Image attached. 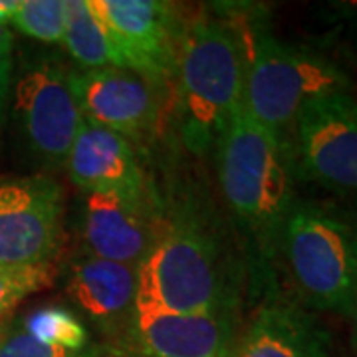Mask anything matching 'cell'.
I'll list each match as a JSON object with an SVG mask.
<instances>
[{
	"label": "cell",
	"mask_w": 357,
	"mask_h": 357,
	"mask_svg": "<svg viewBox=\"0 0 357 357\" xmlns=\"http://www.w3.org/2000/svg\"><path fill=\"white\" fill-rule=\"evenodd\" d=\"M220 298L217 250L192 225L163 230L137 266L135 312L215 314L220 312Z\"/></svg>",
	"instance_id": "5"
},
{
	"label": "cell",
	"mask_w": 357,
	"mask_h": 357,
	"mask_svg": "<svg viewBox=\"0 0 357 357\" xmlns=\"http://www.w3.org/2000/svg\"><path fill=\"white\" fill-rule=\"evenodd\" d=\"M351 318L356 321V333H357V290H356V302H354V312H351Z\"/></svg>",
	"instance_id": "24"
},
{
	"label": "cell",
	"mask_w": 357,
	"mask_h": 357,
	"mask_svg": "<svg viewBox=\"0 0 357 357\" xmlns=\"http://www.w3.org/2000/svg\"><path fill=\"white\" fill-rule=\"evenodd\" d=\"M72 183L89 192L145 197V175L128 137L84 117L66 159Z\"/></svg>",
	"instance_id": "12"
},
{
	"label": "cell",
	"mask_w": 357,
	"mask_h": 357,
	"mask_svg": "<svg viewBox=\"0 0 357 357\" xmlns=\"http://www.w3.org/2000/svg\"><path fill=\"white\" fill-rule=\"evenodd\" d=\"M14 114L30 151L64 165L84 123L72 74L54 58L26 60L14 84Z\"/></svg>",
	"instance_id": "6"
},
{
	"label": "cell",
	"mask_w": 357,
	"mask_h": 357,
	"mask_svg": "<svg viewBox=\"0 0 357 357\" xmlns=\"http://www.w3.org/2000/svg\"><path fill=\"white\" fill-rule=\"evenodd\" d=\"M0 328H2V324H0Z\"/></svg>",
	"instance_id": "25"
},
{
	"label": "cell",
	"mask_w": 357,
	"mask_h": 357,
	"mask_svg": "<svg viewBox=\"0 0 357 357\" xmlns=\"http://www.w3.org/2000/svg\"><path fill=\"white\" fill-rule=\"evenodd\" d=\"M280 243L307 304L351 316L357 290V229L318 204H296Z\"/></svg>",
	"instance_id": "3"
},
{
	"label": "cell",
	"mask_w": 357,
	"mask_h": 357,
	"mask_svg": "<svg viewBox=\"0 0 357 357\" xmlns=\"http://www.w3.org/2000/svg\"><path fill=\"white\" fill-rule=\"evenodd\" d=\"M0 357H96L93 351H72L32 337L18 326L0 328Z\"/></svg>",
	"instance_id": "20"
},
{
	"label": "cell",
	"mask_w": 357,
	"mask_h": 357,
	"mask_svg": "<svg viewBox=\"0 0 357 357\" xmlns=\"http://www.w3.org/2000/svg\"><path fill=\"white\" fill-rule=\"evenodd\" d=\"M72 88L86 119L128 139L145 133L157 117L149 79L123 68L79 70L72 74Z\"/></svg>",
	"instance_id": "11"
},
{
	"label": "cell",
	"mask_w": 357,
	"mask_h": 357,
	"mask_svg": "<svg viewBox=\"0 0 357 357\" xmlns=\"http://www.w3.org/2000/svg\"><path fill=\"white\" fill-rule=\"evenodd\" d=\"M28 38L62 44L66 30V0H22L10 24Z\"/></svg>",
	"instance_id": "18"
},
{
	"label": "cell",
	"mask_w": 357,
	"mask_h": 357,
	"mask_svg": "<svg viewBox=\"0 0 357 357\" xmlns=\"http://www.w3.org/2000/svg\"><path fill=\"white\" fill-rule=\"evenodd\" d=\"M10 77H13V60L0 58V129L4 123V112L10 96Z\"/></svg>",
	"instance_id": "21"
},
{
	"label": "cell",
	"mask_w": 357,
	"mask_h": 357,
	"mask_svg": "<svg viewBox=\"0 0 357 357\" xmlns=\"http://www.w3.org/2000/svg\"><path fill=\"white\" fill-rule=\"evenodd\" d=\"M54 280V264L0 266V318L28 296L48 288Z\"/></svg>",
	"instance_id": "19"
},
{
	"label": "cell",
	"mask_w": 357,
	"mask_h": 357,
	"mask_svg": "<svg viewBox=\"0 0 357 357\" xmlns=\"http://www.w3.org/2000/svg\"><path fill=\"white\" fill-rule=\"evenodd\" d=\"M177 70L183 139L201 155L218 145L243 107L246 50L230 28L201 18L183 34Z\"/></svg>",
	"instance_id": "2"
},
{
	"label": "cell",
	"mask_w": 357,
	"mask_h": 357,
	"mask_svg": "<svg viewBox=\"0 0 357 357\" xmlns=\"http://www.w3.org/2000/svg\"><path fill=\"white\" fill-rule=\"evenodd\" d=\"M14 38L10 28L0 22V58L2 60H13Z\"/></svg>",
	"instance_id": "22"
},
{
	"label": "cell",
	"mask_w": 357,
	"mask_h": 357,
	"mask_svg": "<svg viewBox=\"0 0 357 357\" xmlns=\"http://www.w3.org/2000/svg\"><path fill=\"white\" fill-rule=\"evenodd\" d=\"M68 296L86 316L103 324L117 326L135 318L137 268L82 256L70 268Z\"/></svg>",
	"instance_id": "15"
},
{
	"label": "cell",
	"mask_w": 357,
	"mask_h": 357,
	"mask_svg": "<svg viewBox=\"0 0 357 357\" xmlns=\"http://www.w3.org/2000/svg\"><path fill=\"white\" fill-rule=\"evenodd\" d=\"M335 91H351V84L324 56L264 34L246 52L244 112L280 135L306 103Z\"/></svg>",
	"instance_id": "4"
},
{
	"label": "cell",
	"mask_w": 357,
	"mask_h": 357,
	"mask_svg": "<svg viewBox=\"0 0 357 357\" xmlns=\"http://www.w3.org/2000/svg\"><path fill=\"white\" fill-rule=\"evenodd\" d=\"M302 173L324 187L357 192V100L335 91L306 103L294 119Z\"/></svg>",
	"instance_id": "8"
},
{
	"label": "cell",
	"mask_w": 357,
	"mask_h": 357,
	"mask_svg": "<svg viewBox=\"0 0 357 357\" xmlns=\"http://www.w3.org/2000/svg\"><path fill=\"white\" fill-rule=\"evenodd\" d=\"M133 332L145 357H229L230 328L215 314L135 312Z\"/></svg>",
	"instance_id": "14"
},
{
	"label": "cell",
	"mask_w": 357,
	"mask_h": 357,
	"mask_svg": "<svg viewBox=\"0 0 357 357\" xmlns=\"http://www.w3.org/2000/svg\"><path fill=\"white\" fill-rule=\"evenodd\" d=\"M217 147L220 187L232 215L260 241H280L294 206L284 137L241 107Z\"/></svg>",
	"instance_id": "1"
},
{
	"label": "cell",
	"mask_w": 357,
	"mask_h": 357,
	"mask_svg": "<svg viewBox=\"0 0 357 357\" xmlns=\"http://www.w3.org/2000/svg\"><path fill=\"white\" fill-rule=\"evenodd\" d=\"M229 357H330V335L306 310L276 300L256 312Z\"/></svg>",
	"instance_id": "13"
},
{
	"label": "cell",
	"mask_w": 357,
	"mask_h": 357,
	"mask_svg": "<svg viewBox=\"0 0 357 357\" xmlns=\"http://www.w3.org/2000/svg\"><path fill=\"white\" fill-rule=\"evenodd\" d=\"M117 58V68L165 79L177 68L173 10L157 0H88Z\"/></svg>",
	"instance_id": "9"
},
{
	"label": "cell",
	"mask_w": 357,
	"mask_h": 357,
	"mask_svg": "<svg viewBox=\"0 0 357 357\" xmlns=\"http://www.w3.org/2000/svg\"><path fill=\"white\" fill-rule=\"evenodd\" d=\"M20 328L32 337L50 345H58L72 351L88 349V332L79 324V319L60 306H44L30 312Z\"/></svg>",
	"instance_id": "17"
},
{
	"label": "cell",
	"mask_w": 357,
	"mask_h": 357,
	"mask_svg": "<svg viewBox=\"0 0 357 357\" xmlns=\"http://www.w3.org/2000/svg\"><path fill=\"white\" fill-rule=\"evenodd\" d=\"M64 243V192L46 175L0 178V266L54 264Z\"/></svg>",
	"instance_id": "7"
},
{
	"label": "cell",
	"mask_w": 357,
	"mask_h": 357,
	"mask_svg": "<svg viewBox=\"0 0 357 357\" xmlns=\"http://www.w3.org/2000/svg\"><path fill=\"white\" fill-rule=\"evenodd\" d=\"M62 44L82 72L117 68L114 46L91 13L88 0H66V30Z\"/></svg>",
	"instance_id": "16"
},
{
	"label": "cell",
	"mask_w": 357,
	"mask_h": 357,
	"mask_svg": "<svg viewBox=\"0 0 357 357\" xmlns=\"http://www.w3.org/2000/svg\"><path fill=\"white\" fill-rule=\"evenodd\" d=\"M22 0H0V22L2 24H10V20L14 18V14L18 13Z\"/></svg>",
	"instance_id": "23"
},
{
	"label": "cell",
	"mask_w": 357,
	"mask_h": 357,
	"mask_svg": "<svg viewBox=\"0 0 357 357\" xmlns=\"http://www.w3.org/2000/svg\"><path fill=\"white\" fill-rule=\"evenodd\" d=\"M82 234L89 256L137 268L163 230L145 197L89 192L82 208Z\"/></svg>",
	"instance_id": "10"
}]
</instances>
